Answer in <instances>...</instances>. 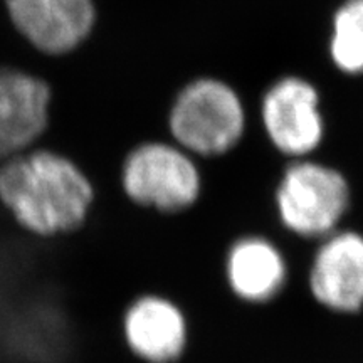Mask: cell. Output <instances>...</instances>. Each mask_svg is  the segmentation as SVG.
<instances>
[{
    "label": "cell",
    "instance_id": "obj_2",
    "mask_svg": "<svg viewBox=\"0 0 363 363\" xmlns=\"http://www.w3.org/2000/svg\"><path fill=\"white\" fill-rule=\"evenodd\" d=\"M177 142L199 155L229 152L244 130V110L229 86L216 79H199L180 93L170 115Z\"/></svg>",
    "mask_w": 363,
    "mask_h": 363
},
{
    "label": "cell",
    "instance_id": "obj_7",
    "mask_svg": "<svg viewBox=\"0 0 363 363\" xmlns=\"http://www.w3.org/2000/svg\"><path fill=\"white\" fill-rule=\"evenodd\" d=\"M19 33L48 54H65L83 43L94 24L91 0H7Z\"/></svg>",
    "mask_w": 363,
    "mask_h": 363
},
{
    "label": "cell",
    "instance_id": "obj_9",
    "mask_svg": "<svg viewBox=\"0 0 363 363\" xmlns=\"http://www.w3.org/2000/svg\"><path fill=\"white\" fill-rule=\"evenodd\" d=\"M311 293L331 311L363 308V235L330 234L318 249L310 274Z\"/></svg>",
    "mask_w": 363,
    "mask_h": 363
},
{
    "label": "cell",
    "instance_id": "obj_3",
    "mask_svg": "<svg viewBox=\"0 0 363 363\" xmlns=\"http://www.w3.org/2000/svg\"><path fill=\"white\" fill-rule=\"evenodd\" d=\"M276 206L281 222L303 238H323L335 227L350 206V189L342 174L313 162L293 163L284 172Z\"/></svg>",
    "mask_w": 363,
    "mask_h": 363
},
{
    "label": "cell",
    "instance_id": "obj_1",
    "mask_svg": "<svg viewBox=\"0 0 363 363\" xmlns=\"http://www.w3.org/2000/svg\"><path fill=\"white\" fill-rule=\"evenodd\" d=\"M0 201L29 233H72L88 217L94 201L89 177L56 150H27L0 163Z\"/></svg>",
    "mask_w": 363,
    "mask_h": 363
},
{
    "label": "cell",
    "instance_id": "obj_10",
    "mask_svg": "<svg viewBox=\"0 0 363 363\" xmlns=\"http://www.w3.org/2000/svg\"><path fill=\"white\" fill-rule=\"evenodd\" d=\"M227 278L239 298L251 303L269 301L286 283L284 257L269 240L244 238L230 247Z\"/></svg>",
    "mask_w": 363,
    "mask_h": 363
},
{
    "label": "cell",
    "instance_id": "obj_5",
    "mask_svg": "<svg viewBox=\"0 0 363 363\" xmlns=\"http://www.w3.org/2000/svg\"><path fill=\"white\" fill-rule=\"evenodd\" d=\"M262 120L271 142L286 155H306L323 138L318 94L303 79L288 78L272 86L262 103Z\"/></svg>",
    "mask_w": 363,
    "mask_h": 363
},
{
    "label": "cell",
    "instance_id": "obj_6",
    "mask_svg": "<svg viewBox=\"0 0 363 363\" xmlns=\"http://www.w3.org/2000/svg\"><path fill=\"white\" fill-rule=\"evenodd\" d=\"M48 84L34 76L0 69V163L35 145L49 125Z\"/></svg>",
    "mask_w": 363,
    "mask_h": 363
},
{
    "label": "cell",
    "instance_id": "obj_4",
    "mask_svg": "<svg viewBox=\"0 0 363 363\" xmlns=\"http://www.w3.org/2000/svg\"><path fill=\"white\" fill-rule=\"evenodd\" d=\"M121 187L136 206L179 212L199 199L201 177L182 150L167 143H145L125 158Z\"/></svg>",
    "mask_w": 363,
    "mask_h": 363
},
{
    "label": "cell",
    "instance_id": "obj_8",
    "mask_svg": "<svg viewBox=\"0 0 363 363\" xmlns=\"http://www.w3.org/2000/svg\"><path fill=\"white\" fill-rule=\"evenodd\" d=\"M131 355L145 363H172L185 350L187 323L170 299L142 294L130 303L121 320Z\"/></svg>",
    "mask_w": 363,
    "mask_h": 363
},
{
    "label": "cell",
    "instance_id": "obj_11",
    "mask_svg": "<svg viewBox=\"0 0 363 363\" xmlns=\"http://www.w3.org/2000/svg\"><path fill=\"white\" fill-rule=\"evenodd\" d=\"M331 57L345 72H363V0H348L335 16Z\"/></svg>",
    "mask_w": 363,
    "mask_h": 363
}]
</instances>
